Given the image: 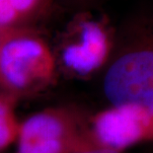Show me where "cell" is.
<instances>
[{"label": "cell", "mask_w": 153, "mask_h": 153, "mask_svg": "<svg viewBox=\"0 0 153 153\" xmlns=\"http://www.w3.org/2000/svg\"><path fill=\"white\" fill-rule=\"evenodd\" d=\"M7 29L8 28H0V48H1L3 39H4V37H5V34H6V31H7Z\"/></svg>", "instance_id": "30bf717a"}, {"label": "cell", "mask_w": 153, "mask_h": 153, "mask_svg": "<svg viewBox=\"0 0 153 153\" xmlns=\"http://www.w3.org/2000/svg\"><path fill=\"white\" fill-rule=\"evenodd\" d=\"M51 0H0V28H27Z\"/></svg>", "instance_id": "8992f818"}, {"label": "cell", "mask_w": 153, "mask_h": 153, "mask_svg": "<svg viewBox=\"0 0 153 153\" xmlns=\"http://www.w3.org/2000/svg\"><path fill=\"white\" fill-rule=\"evenodd\" d=\"M147 120L148 116L138 109L109 107L89 120L90 131L97 145L125 151L143 142Z\"/></svg>", "instance_id": "5b68a950"}, {"label": "cell", "mask_w": 153, "mask_h": 153, "mask_svg": "<svg viewBox=\"0 0 153 153\" xmlns=\"http://www.w3.org/2000/svg\"><path fill=\"white\" fill-rule=\"evenodd\" d=\"M55 60L48 44L30 28H8L0 48V89L16 98L51 82Z\"/></svg>", "instance_id": "7a4b0ae2"}, {"label": "cell", "mask_w": 153, "mask_h": 153, "mask_svg": "<svg viewBox=\"0 0 153 153\" xmlns=\"http://www.w3.org/2000/svg\"><path fill=\"white\" fill-rule=\"evenodd\" d=\"M14 100L12 96L0 92V152L18 137L20 123L14 113Z\"/></svg>", "instance_id": "52a82bcc"}, {"label": "cell", "mask_w": 153, "mask_h": 153, "mask_svg": "<svg viewBox=\"0 0 153 153\" xmlns=\"http://www.w3.org/2000/svg\"><path fill=\"white\" fill-rule=\"evenodd\" d=\"M102 93L109 107L153 113V10L136 15L114 36L103 67Z\"/></svg>", "instance_id": "6da1fadb"}, {"label": "cell", "mask_w": 153, "mask_h": 153, "mask_svg": "<svg viewBox=\"0 0 153 153\" xmlns=\"http://www.w3.org/2000/svg\"><path fill=\"white\" fill-rule=\"evenodd\" d=\"M114 36L103 20L87 14L79 16L61 53L64 65L80 76L95 73L109 59Z\"/></svg>", "instance_id": "277c9868"}, {"label": "cell", "mask_w": 153, "mask_h": 153, "mask_svg": "<svg viewBox=\"0 0 153 153\" xmlns=\"http://www.w3.org/2000/svg\"><path fill=\"white\" fill-rule=\"evenodd\" d=\"M17 153H73L96 147L89 120L69 108L48 109L20 123Z\"/></svg>", "instance_id": "3957f363"}, {"label": "cell", "mask_w": 153, "mask_h": 153, "mask_svg": "<svg viewBox=\"0 0 153 153\" xmlns=\"http://www.w3.org/2000/svg\"><path fill=\"white\" fill-rule=\"evenodd\" d=\"M73 153H123V151L116 150V149L108 147H103V146H96V147L83 149V150H79Z\"/></svg>", "instance_id": "ba28073f"}, {"label": "cell", "mask_w": 153, "mask_h": 153, "mask_svg": "<svg viewBox=\"0 0 153 153\" xmlns=\"http://www.w3.org/2000/svg\"><path fill=\"white\" fill-rule=\"evenodd\" d=\"M147 141H153V113L148 117L144 138H143V142Z\"/></svg>", "instance_id": "9c48e42d"}]
</instances>
